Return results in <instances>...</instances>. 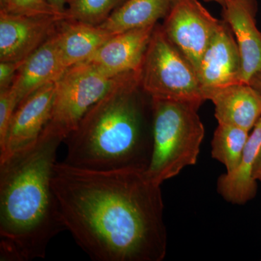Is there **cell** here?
I'll use <instances>...</instances> for the list:
<instances>
[{
	"label": "cell",
	"mask_w": 261,
	"mask_h": 261,
	"mask_svg": "<svg viewBox=\"0 0 261 261\" xmlns=\"http://www.w3.org/2000/svg\"><path fill=\"white\" fill-rule=\"evenodd\" d=\"M51 186L65 230L95 261H161L167 251L161 185L146 170L56 162Z\"/></svg>",
	"instance_id": "cell-1"
},
{
	"label": "cell",
	"mask_w": 261,
	"mask_h": 261,
	"mask_svg": "<svg viewBox=\"0 0 261 261\" xmlns=\"http://www.w3.org/2000/svg\"><path fill=\"white\" fill-rule=\"evenodd\" d=\"M223 19L232 31L242 61V82L248 83L261 70V32L257 29L255 0H228Z\"/></svg>",
	"instance_id": "cell-12"
},
{
	"label": "cell",
	"mask_w": 261,
	"mask_h": 261,
	"mask_svg": "<svg viewBox=\"0 0 261 261\" xmlns=\"http://www.w3.org/2000/svg\"><path fill=\"white\" fill-rule=\"evenodd\" d=\"M25 61L0 62V91L5 90L11 87L17 72Z\"/></svg>",
	"instance_id": "cell-22"
},
{
	"label": "cell",
	"mask_w": 261,
	"mask_h": 261,
	"mask_svg": "<svg viewBox=\"0 0 261 261\" xmlns=\"http://www.w3.org/2000/svg\"><path fill=\"white\" fill-rule=\"evenodd\" d=\"M202 92L242 82V61L232 31L224 20L215 32L197 71Z\"/></svg>",
	"instance_id": "cell-10"
},
{
	"label": "cell",
	"mask_w": 261,
	"mask_h": 261,
	"mask_svg": "<svg viewBox=\"0 0 261 261\" xmlns=\"http://www.w3.org/2000/svg\"><path fill=\"white\" fill-rule=\"evenodd\" d=\"M125 0H68L63 18L99 25Z\"/></svg>",
	"instance_id": "cell-19"
},
{
	"label": "cell",
	"mask_w": 261,
	"mask_h": 261,
	"mask_svg": "<svg viewBox=\"0 0 261 261\" xmlns=\"http://www.w3.org/2000/svg\"><path fill=\"white\" fill-rule=\"evenodd\" d=\"M207 1L216 2V3H219V4L221 5V6H224V5L226 4V2L228 1V0H207Z\"/></svg>",
	"instance_id": "cell-26"
},
{
	"label": "cell",
	"mask_w": 261,
	"mask_h": 261,
	"mask_svg": "<svg viewBox=\"0 0 261 261\" xmlns=\"http://www.w3.org/2000/svg\"><path fill=\"white\" fill-rule=\"evenodd\" d=\"M152 99V158L146 170L161 185L182 169L197 163L205 128L197 111L200 106L168 99Z\"/></svg>",
	"instance_id": "cell-4"
},
{
	"label": "cell",
	"mask_w": 261,
	"mask_h": 261,
	"mask_svg": "<svg viewBox=\"0 0 261 261\" xmlns=\"http://www.w3.org/2000/svg\"><path fill=\"white\" fill-rule=\"evenodd\" d=\"M252 176L256 181L261 176V149L258 156H257L256 162H255V166H254Z\"/></svg>",
	"instance_id": "cell-25"
},
{
	"label": "cell",
	"mask_w": 261,
	"mask_h": 261,
	"mask_svg": "<svg viewBox=\"0 0 261 261\" xmlns=\"http://www.w3.org/2000/svg\"><path fill=\"white\" fill-rule=\"evenodd\" d=\"M120 75H108L87 62L68 68L56 82L53 111L46 126L66 138Z\"/></svg>",
	"instance_id": "cell-6"
},
{
	"label": "cell",
	"mask_w": 261,
	"mask_h": 261,
	"mask_svg": "<svg viewBox=\"0 0 261 261\" xmlns=\"http://www.w3.org/2000/svg\"><path fill=\"white\" fill-rule=\"evenodd\" d=\"M64 140L46 126L35 142L0 160L2 261L44 258L51 240L65 230L51 186Z\"/></svg>",
	"instance_id": "cell-2"
},
{
	"label": "cell",
	"mask_w": 261,
	"mask_h": 261,
	"mask_svg": "<svg viewBox=\"0 0 261 261\" xmlns=\"http://www.w3.org/2000/svg\"><path fill=\"white\" fill-rule=\"evenodd\" d=\"M140 87L151 98L202 106L206 100L197 72L161 25L154 27L140 71Z\"/></svg>",
	"instance_id": "cell-5"
},
{
	"label": "cell",
	"mask_w": 261,
	"mask_h": 261,
	"mask_svg": "<svg viewBox=\"0 0 261 261\" xmlns=\"http://www.w3.org/2000/svg\"><path fill=\"white\" fill-rule=\"evenodd\" d=\"M248 130L231 125L219 124L211 142L212 158L231 172L240 164L249 138Z\"/></svg>",
	"instance_id": "cell-18"
},
{
	"label": "cell",
	"mask_w": 261,
	"mask_h": 261,
	"mask_svg": "<svg viewBox=\"0 0 261 261\" xmlns=\"http://www.w3.org/2000/svg\"><path fill=\"white\" fill-rule=\"evenodd\" d=\"M257 181H261V176L260 178H258V179H257Z\"/></svg>",
	"instance_id": "cell-27"
},
{
	"label": "cell",
	"mask_w": 261,
	"mask_h": 261,
	"mask_svg": "<svg viewBox=\"0 0 261 261\" xmlns=\"http://www.w3.org/2000/svg\"><path fill=\"white\" fill-rule=\"evenodd\" d=\"M47 1L58 13L63 15L68 0H47Z\"/></svg>",
	"instance_id": "cell-23"
},
{
	"label": "cell",
	"mask_w": 261,
	"mask_h": 261,
	"mask_svg": "<svg viewBox=\"0 0 261 261\" xmlns=\"http://www.w3.org/2000/svg\"><path fill=\"white\" fill-rule=\"evenodd\" d=\"M215 106L219 124L231 125L250 132L261 117V94L248 83H238L203 91Z\"/></svg>",
	"instance_id": "cell-13"
},
{
	"label": "cell",
	"mask_w": 261,
	"mask_h": 261,
	"mask_svg": "<svg viewBox=\"0 0 261 261\" xmlns=\"http://www.w3.org/2000/svg\"><path fill=\"white\" fill-rule=\"evenodd\" d=\"M249 84L261 94V70L252 77Z\"/></svg>",
	"instance_id": "cell-24"
},
{
	"label": "cell",
	"mask_w": 261,
	"mask_h": 261,
	"mask_svg": "<svg viewBox=\"0 0 261 261\" xmlns=\"http://www.w3.org/2000/svg\"><path fill=\"white\" fill-rule=\"evenodd\" d=\"M62 18L12 14L0 9V62L27 60L56 32Z\"/></svg>",
	"instance_id": "cell-8"
},
{
	"label": "cell",
	"mask_w": 261,
	"mask_h": 261,
	"mask_svg": "<svg viewBox=\"0 0 261 261\" xmlns=\"http://www.w3.org/2000/svg\"><path fill=\"white\" fill-rule=\"evenodd\" d=\"M56 82L46 84L19 103L12 117L4 145L0 148V160L6 159L39 138L50 119Z\"/></svg>",
	"instance_id": "cell-9"
},
{
	"label": "cell",
	"mask_w": 261,
	"mask_h": 261,
	"mask_svg": "<svg viewBox=\"0 0 261 261\" xmlns=\"http://www.w3.org/2000/svg\"><path fill=\"white\" fill-rule=\"evenodd\" d=\"M1 10L12 14L29 15H60L47 0H0Z\"/></svg>",
	"instance_id": "cell-20"
},
{
	"label": "cell",
	"mask_w": 261,
	"mask_h": 261,
	"mask_svg": "<svg viewBox=\"0 0 261 261\" xmlns=\"http://www.w3.org/2000/svg\"><path fill=\"white\" fill-rule=\"evenodd\" d=\"M221 21L198 0H176L161 27L197 72L201 58Z\"/></svg>",
	"instance_id": "cell-7"
},
{
	"label": "cell",
	"mask_w": 261,
	"mask_h": 261,
	"mask_svg": "<svg viewBox=\"0 0 261 261\" xmlns=\"http://www.w3.org/2000/svg\"><path fill=\"white\" fill-rule=\"evenodd\" d=\"M58 45L56 30L20 67L11 88L19 103L46 84L56 82L66 70Z\"/></svg>",
	"instance_id": "cell-14"
},
{
	"label": "cell",
	"mask_w": 261,
	"mask_h": 261,
	"mask_svg": "<svg viewBox=\"0 0 261 261\" xmlns=\"http://www.w3.org/2000/svg\"><path fill=\"white\" fill-rule=\"evenodd\" d=\"M261 149V117L253 127L236 169L221 175L218 179L219 195L228 202L244 205L257 193V181L252 176L254 166Z\"/></svg>",
	"instance_id": "cell-16"
},
{
	"label": "cell",
	"mask_w": 261,
	"mask_h": 261,
	"mask_svg": "<svg viewBox=\"0 0 261 261\" xmlns=\"http://www.w3.org/2000/svg\"><path fill=\"white\" fill-rule=\"evenodd\" d=\"M156 25L114 34L85 62L113 76L140 70Z\"/></svg>",
	"instance_id": "cell-11"
},
{
	"label": "cell",
	"mask_w": 261,
	"mask_h": 261,
	"mask_svg": "<svg viewBox=\"0 0 261 261\" xmlns=\"http://www.w3.org/2000/svg\"><path fill=\"white\" fill-rule=\"evenodd\" d=\"M18 106L16 95L11 88L0 91V148L4 145L12 117Z\"/></svg>",
	"instance_id": "cell-21"
},
{
	"label": "cell",
	"mask_w": 261,
	"mask_h": 261,
	"mask_svg": "<svg viewBox=\"0 0 261 261\" xmlns=\"http://www.w3.org/2000/svg\"><path fill=\"white\" fill-rule=\"evenodd\" d=\"M140 70L123 73L86 113L63 142L64 162L75 167L147 170L152 158V99Z\"/></svg>",
	"instance_id": "cell-3"
},
{
	"label": "cell",
	"mask_w": 261,
	"mask_h": 261,
	"mask_svg": "<svg viewBox=\"0 0 261 261\" xmlns=\"http://www.w3.org/2000/svg\"><path fill=\"white\" fill-rule=\"evenodd\" d=\"M176 0H125L99 27L113 35L150 27L167 16Z\"/></svg>",
	"instance_id": "cell-17"
},
{
	"label": "cell",
	"mask_w": 261,
	"mask_h": 261,
	"mask_svg": "<svg viewBox=\"0 0 261 261\" xmlns=\"http://www.w3.org/2000/svg\"><path fill=\"white\" fill-rule=\"evenodd\" d=\"M56 34L66 69L87 61L113 36L99 25L65 18L58 22Z\"/></svg>",
	"instance_id": "cell-15"
}]
</instances>
